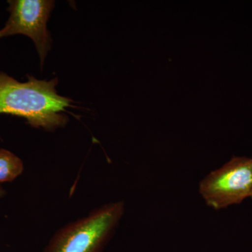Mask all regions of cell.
<instances>
[{"mask_svg":"<svg viewBox=\"0 0 252 252\" xmlns=\"http://www.w3.org/2000/svg\"><path fill=\"white\" fill-rule=\"evenodd\" d=\"M58 84L57 78L41 81L31 76L20 82L0 72V114L24 118L32 127L46 130L63 127L69 119L61 112L72 107V100L58 94Z\"/></svg>","mask_w":252,"mask_h":252,"instance_id":"6da1fadb","label":"cell"},{"mask_svg":"<svg viewBox=\"0 0 252 252\" xmlns=\"http://www.w3.org/2000/svg\"><path fill=\"white\" fill-rule=\"evenodd\" d=\"M124 212L122 200L99 207L58 230L43 252H102Z\"/></svg>","mask_w":252,"mask_h":252,"instance_id":"7a4b0ae2","label":"cell"},{"mask_svg":"<svg viewBox=\"0 0 252 252\" xmlns=\"http://www.w3.org/2000/svg\"><path fill=\"white\" fill-rule=\"evenodd\" d=\"M252 192V159L246 157H233L199 184L205 203L216 210L243 203Z\"/></svg>","mask_w":252,"mask_h":252,"instance_id":"3957f363","label":"cell"},{"mask_svg":"<svg viewBox=\"0 0 252 252\" xmlns=\"http://www.w3.org/2000/svg\"><path fill=\"white\" fill-rule=\"evenodd\" d=\"M8 2L10 17L4 27L0 30V38L18 34L29 36L35 44L42 67L52 43L46 23L54 9V1L11 0Z\"/></svg>","mask_w":252,"mask_h":252,"instance_id":"277c9868","label":"cell"},{"mask_svg":"<svg viewBox=\"0 0 252 252\" xmlns=\"http://www.w3.org/2000/svg\"><path fill=\"white\" fill-rule=\"evenodd\" d=\"M23 170L24 165L21 158L9 151L0 149V184L13 182L23 173Z\"/></svg>","mask_w":252,"mask_h":252,"instance_id":"5b68a950","label":"cell"},{"mask_svg":"<svg viewBox=\"0 0 252 252\" xmlns=\"http://www.w3.org/2000/svg\"><path fill=\"white\" fill-rule=\"evenodd\" d=\"M4 190H3L2 189L0 188V197L2 196V195H4Z\"/></svg>","mask_w":252,"mask_h":252,"instance_id":"8992f818","label":"cell"},{"mask_svg":"<svg viewBox=\"0 0 252 252\" xmlns=\"http://www.w3.org/2000/svg\"><path fill=\"white\" fill-rule=\"evenodd\" d=\"M251 198L252 199V192Z\"/></svg>","mask_w":252,"mask_h":252,"instance_id":"52a82bcc","label":"cell"}]
</instances>
